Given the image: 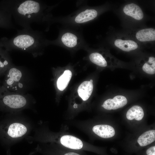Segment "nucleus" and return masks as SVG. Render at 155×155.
Masks as SVG:
<instances>
[{
    "label": "nucleus",
    "mask_w": 155,
    "mask_h": 155,
    "mask_svg": "<svg viewBox=\"0 0 155 155\" xmlns=\"http://www.w3.org/2000/svg\"><path fill=\"white\" fill-rule=\"evenodd\" d=\"M30 16H30V15H29V16H28V17L29 18V17H30Z\"/></svg>",
    "instance_id": "24"
},
{
    "label": "nucleus",
    "mask_w": 155,
    "mask_h": 155,
    "mask_svg": "<svg viewBox=\"0 0 155 155\" xmlns=\"http://www.w3.org/2000/svg\"><path fill=\"white\" fill-rule=\"evenodd\" d=\"M93 131L99 136L103 138H108L113 136L115 133L114 128L106 125H99L94 126Z\"/></svg>",
    "instance_id": "8"
},
{
    "label": "nucleus",
    "mask_w": 155,
    "mask_h": 155,
    "mask_svg": "<svg viewBox=\"0 0 155 155\" xmlns=\"http://www.w3.org/2000/svg\"><path fill=\"white\" fill-rule=\"evenodd\" d=\"M34 39L31 36L28 35H21L18 36L14 38L13 42L17 47L26 49L34 43Z\"/></svg>",
    "instance_id": "13"
},
{
    "label": "nucleus",
    "mask_w": 155,
    "mask_h": 155,
    "mask_svg": "<svg viewBox=\"0 0 155 155\" xmlns=\"http://www.w3.org/2000/svg\"><path fill=\"white\" fill-rule=\"evenodd\" d=\"M90 81L91 82H93V80H92V79L90 80Z\"/></svg>",
    "instance_id": "23"
},
{
    "label": "nucleus",
    "mask_w": 155,
    "mask_h": 155,
    "mask_svg": "<svg viewBox=\"0 0 155 155\" xmlns=\"http://www.w3.org/2000/svg\"><path fill=\"white\" fill-rule=\"evenodd\" d=\"M72 75L71 71L69 70H66L59 78L57 81V86L59 90L63 91L66 88L71 78Z\"/></svg>",
    "instance_id": "16"
},
{
    "label": "nucleus",
    "mask_w": 155,
    "mask_h": 155,
    "mask_svg": "<svg viewBox=\"0 0 155 155\" xmlns=\"http://www.w3.org/2000/svg\"><path fill=\"white\" fill-rule=\"evenodd\" d=\"M146 153L148 155H155V146L150 148L147 150Z\"/></svg>",
    "instance_id": "21"
},
{
    "label": "nucleus",
    "mask_w": 155,
    "mask_h": 155,
    "mask_svg": "<svg viewBox=\"0 0 155 155\" xmlns=\"http://www.w3.org/2000/svg\"><path fill=\"white\" fill-rule=\"evenodd\" d=\"M3 86L11 91L26 94L33 84V79L26 70L11 66L4 75Z\"/></svg>",
    "instance_id": "1"
},
{
    "label": "nucleus",
    "mask_w": 155,
    "mask_h": 155,
    "mask_svg": "<svg viewBox=\"0 0 155 155\" xmlns=\"http://www.w3.org/2000/svg\"><path fill=\"white\" fill-rule=\"evenodd\" d=\"M123 11L126 15L137 20H141L144 17L143 13L141 8L134 3L126 5L123 9Z\"/></svg>",
    "instance_id": "5"
},
{
    "label": "nucleus",
    "mask_w": 155,
    "mask_h": 155,
    "mask_svg": "<svg viewBox=\"0 0 155 155\" xmlns=\"http://www.w3.org/2000/svg\"><path fill=\"white\" fill-rule=\"evenodd\" d=\"M27 131V128L24 125L21 123L16 122L9 125L7 133L11 138H17L24 135Z\"/></svg>",
    "instance_id": "7"
},
{
    "label": "nucleus",
    "mask_w": 155,
    "mask_h": 155,
    "mask_svg": "<svg viewBox=\"0 0 155 155\" xmlns=\"http://www.w3.org/2000/svg\"><path fill=\"white\" fill-rule=\"evenodd\" d=\"M93 85L90 81L83 82L79 86L78 92L79 96L84 101L87 100L91 95L93 91Z\"/></svg>",
    "instance_id": "12"
},
{
    "label": "nucleus",
    "mask_w": 155,
    "mask_h": 155,
    "mask_svg": "<svg viewBox=\"0 0 155 155\" xmlns=\"http://www.w3.org/2000/svg\"><path fill=\"white\" fill-rule=\"evenodd\" d=\"M127 100L125 97L117 95L113 99L106 100L102 106L106 110H115L123 107L127 104Z\"/></svg>",
    "instance_id": "3"
},
{
    "label": "nucleus",
    "mask_w": 155,
    "mask_h": 155,
    "mask_svg": "<svg viewBox=\"0 0 155 155\" xmlns=\"http://www.w3.org/2000/svg\"><path fill=\"white\" fill-rule=\"evenodd\" d=\"M90 61L93 63L99 66L105 67L107 66V63L105 59L100 53L94 52L91 54L89 57Z\"/></svg>",
    "instance_id": "18"
},
{
    "label": "nucleus",
    "mask_w": 155,
    "mask_h": 155,
    "mask_svg": "<svg viewBox=\"0 0 155 155\" xmlns=\"http://www.w3.org/2000/svg\"><path fill=\"white\" fill-rule=\"evenodd\" d=\"M61 40L64 45L69 48L74 47L78 43L77 37L75 34L69 32L63 34L61 37Z\"/></svg>",
    "instance_id": "17"
},
{
    "label": "nucleus",
    "mask_w": 155,
    "mask_h": 155,
    "mask_svg": "<svg viewBox=\"0 0 155 155\" xmlns=\"http://www.w3.org/2000/svg\"><path fill=\"white\" fill-rule=\"evenodd\" d=\"M31 96L28 94H22L12 92L0 86V105L5 109L18 111L27 107Z\"/></svg>",
    "instance_id": "2"
},
{
    "label": "nucleus",
    "mask_w": 155,
    "mask_h": 155,
    "mask_svg": "<svg viewBox=\"0 0 155 155\" xmlns=\"http://www.w3.org/2000/svg\"><path fill=\"white\" fill-rule=\"evenodd\" d=\"M64 155H80V154L73 152H70L65 154Z\"/></svg>",
    "instance_id": "22"
},
{
    "label": "nucleus",
    "mask_w": 155,
    "mask_h": 155,
    "mask_svg": "<svg viewBox=\"0 0 155 155\" xmlns=\"http://www.w3.org/2000/svg\"><path fill=\"white\" fill-rule=\"evenodd\" d=\"M40 9L39 4L35 1L27 0L22 3L18 8V11L20 14L25 15L38 12Z\"/></svg>",
    "instance_id": "6"
},
{
    "label": "nucleus",
    "mask_w": 155,
    "mask_h": 155,
    "mask_svg": "<svg viewBox=\"0 0 155 155\" xmlns=\"http://www.w3.org/2000/svg\"><path fill=\"white\" fill-rule=\"evenodd\" d=\"M143 70L148 74H154L155 73V58L153 57H149L147 62L142 67Z\"/></svg>",
    "instance_id": "20"
},
{
    "label": "nucleus",
    "mask_w": 155,
    "mask_h": 155,
    "mask_svg": "<svg viewBox=\"0 0 155 155\" xmlns=\"http://www.w3.org/2000/svg\"><path fill=\"white\" fill-rule=\"evenodd\" d=\"M6 54L3 52L0 51V77L4 75L11 66Z\"/></svg>",
    "instance_id": "19"
},
{
    "label": "nucleus",
    "mask_w": 155,
    "mask_h": 155,
    "mask_svg": "<svg viewBox=\"0 0 155 155\" xmlns=\"http://www.w3.org/2000/svg\"><path fill=\"white\" fill-rule=\"evenodd\" d=\"M114 44L117 48L125 52L135 50L138 47V44L135 41L131 40L118 38L115 40Z\"/></svg>",
    "instance_id": "11"
},
{
    "label": "nucleus",
    "mask_w": 155,
    "mask_h": 155,
    "mask_svg": "<svg viewBox=\"0 0 155 155\" xmlns=\"http://www.w3.org/2000/svg\"><path fill=\"white\" fill-rule=\"evenodd\" d=\"M155 131L152 130L143 133L139 137L137 142L141 146H146L155 141Z\"/></svg>",
    "instance_id": "15"
},
{
    "label": "nucleus",
    "mask_w": 155,
    "mask_h": 155,
    "mask_svg": "<svg viewBox=\"0 0 155 155\" xmlns=\"http://www.w3.org/2000/svg\"><path fill=\"white\" fill-rule=\"evenodd\" d=\"M136 39L141 42L153 41L155 40V29L152 28L141 29L136 33Z\"/></svg>",
    "instance_id": "9"
},
{
    "label": "nucleus",
    "mask_w": 155,
    "mask_h": 155,
    "mask_svg": "<svg viewBox=\"0 0 155 155\" xmlns=\"http://www.w3.org/2000/svg\"><path fill=\"white\" fill-rule=\"evenodd\" d=\"M60 141L63 146L71 149H80L83 146V143L80 140L71 135L63 136L60 138Z\"/></svg>",
    "instance_id": "4"
},
{
    "label": "nucleus",
    "mask_w": 155,
    "mask_h": 155,
    "mask_svg": "<svg viewBox=\"0 0 155 155\" xmlns=\"http://www.w3.org/2000/svg\"><path fill=\"white\" fill-rule=\"evenodd\" d=\"M98 15L97 11L94 9H88L79 13L75 18L74 21L77 24L86 22L95 19Z\"/></svg>",
    "instance_id": "10"
},
{
    "label": "nucleus",
    "mask_w": 155,
    "mask_h": 155,
    "mask_svg": "<svg viewBox=\"0 0 155 155\" xmlns=\"http://www.w3.org/2000/svg\"><path fill=\"white\" fill-rule=\"evenodd\" d=\"M144 113L142 108L138 105L132 106L127 111L126 113V117L129 120L134 119L137 121L141 120L143 118Z\"/></svg>",
    "instance_id": "14"
}]
</instances>
